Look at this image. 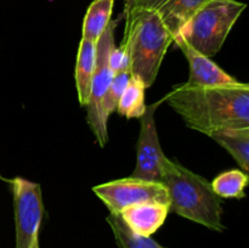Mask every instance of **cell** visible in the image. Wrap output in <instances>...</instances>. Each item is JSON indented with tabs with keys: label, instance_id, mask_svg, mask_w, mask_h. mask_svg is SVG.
Wrapping results in <instances>:
<instances>
[{
	"label": "cell",
	"instance_id": "6",
	"mask_svg": "<svg viewBox=\"0 0 249 248\" xmlns=\"http://www.w3.org/2000/svg\"><path fill=\"white\" fill-rule=\"evenodd\" d=\"M7 182L14 197L15 248H40L39 231L44 215L40 185L23 177H14Z\"/></svg>",
	"mask_w": 249,
	"mask_h": 248
},
{
	"label": "cell",
	"instance_id": "8",
	"mask_svg": "<svg viewBox=\"0 0 249 248\" xmlns=\"http://www.w3.org/2000/svg\"><path fill=\"white\" fill-rule=\"evenodd\" d=\"M158 104L146 107L140 117V134L136 143V165L131 177L160 182L163 163L167 156L160 147L157 126L155 121V112Z\"/></svg>",
	"mask_w": 249,
	"mask_h": 248
},
{
	"label": "cell",
	"instance_id": "15",
	"mask_svg": "<svg viewBox=\"0 0 249 248\" xmlns=\"http://www.w3.org/2000/svg\"><path fill=\"white\" fill-rule=\"evenodd\" d=\"M107 223L111 228L118 248H167L156 242L152 237H145L129 230L119 214L109 213Z\"/></svg>",
	"mask_w": 249,
	"mask_h": 248
},
{
	"label": "cell",
	"instance_id": "18",
	"mask_svg": "<svg viewBox=\"0 0 249 248\" xmlns=\"http://www.w3.org/2000/svg\"><path fill=\"white\" fill-rule=\"evenodd\" d=\"M130 78L131 74L129 72L128 67L122 68L121 71L113 74L111 84H109L106 95L104 97V101H102V107H104L105 114L107 117H109V114L117 109L119 99L123 95L125 88L128 87Z\"/></svg>",
	"mask_w": 249,
	"mask_h": 248
},
{
	"label": "cell",
	"instance_id": "17",
	"mask_svg": "<svg viewBox=\"0 0 249 248\" xmlns=\"http://www.w3.org/2000/svg\"><path fill=\"white\" fill-rule=\"evenodd\" d=\"M212 189L220 198H243L248 185V175L241 169H232L219 174L211 182Z\"/></svg>",
	"mask_w": 249,
	"mask_h": 248
},
{
	"label": "cell",
	"instance_id": "2",
	"mask_svg": "<svg viewBox=\"0 0 249 248\" xmlns=\"http://www.w3.org/2000/svg\"><path fill=\"white\" fill-rule=\"evenodd\" d=\"M125 32L121 44L126 55L128 70L145 88L157 78L164 56L174 41L157 10L131 7L124 11Z\"/></svg>",
	"mask_w": 249,
	"mask_h": 248
},
{
	"label": "cell",
	"instance_id": "11",
	"mask_svg": "<svg viewBox=\"0 0 249 248\" xmlns=\"http://www.w3.org/2000/svg\"><path fill=\"white\" fill-rule=\"evenodd\" d=\"M216 143L225 148L237 162L241 169H249V128H224L208 134Z\"/></svg>",
	"mask_w": 249,
	"mask_h": 248
},
{
	"label": "cell",
	"instance_id": "7",
	"mask_svg": "<svg viewBox=\"0 0 249 248\" xmlns=\"http://www.w3.org/2000/svg\"><path fill=\"white\" fill-rule=\"evenodd\" d=\"M109 213L119 214L126 207L140 203H162L169 206L168 190L162 182L125 177L92 187Z\"/></svg>",
	"mask_w": 249,
	"mask_h": 248
},
{
	"label": "cell",
	"instance_id": "1",
	"mask_svg": "<svg viewBox=\"0 0 249 248\" xmlns=\"http://www.w3.org/2000/svg\"><path fill=\"white\" fill-rule=\"evenodd\" d=\"M164 101L189 128L208 135L224 128H249V85L236 82L218 87L177 85Z\"/></svg>",
	"mask_w": 249,
	"mask_h": 248
},
{
	"label": "cell",
	"instance_id": "5",
	"mask_svg": "<svg viewBox=\"0 0 249 248\" xmlns=\"http://www.w3.org/2000/svg\"><path fill=\"white\" fill-rule=\"evenodd\" d=\"M118 21H111L96 43V66L90 84L89 100L87 105V121L95 135L97 143L104 147L108 141L107 133V119L105 114L102 101L106 95L113 72L109 67V55L114 48V29Z\"/></svg>",
	"mask_w": 249,
	"mask_h": 248
},
{
	"label": "cell",
	"instance_id": "10",
	"mask_svg": "<svg viewBox=\"0 0 249 248\" xmlns=\"http://www.w3.org/2000/svg\"><path fill=\"white\" fill-rule=\"evenodd\" d=\"M169 212L167 204L140 203L124 208L119 216L134 233L151 237L162 228Z\"/></svg>",
	"mask_w": 249,
	"mask_h": 248
},
{
	"label": "cell",
	"instance_id": "16",
	"mask_svg": "<svg viewBox=\"0 0 249 248\" xmlns=\"http://www.w3.org/2000/svg\"><path fill=\"white\" fill-rule=\"evenodd\" d=\"M145 85L131 75L128 87L121 96L116 111L126 118H140L146 109Z\"/></svg>",
	"mask_w": 249,
	"mask_h": 248
},
{
	"label": "cell",
	"instance_id": "4",
	"mask_svg": "<svg viewBox=\"0 0 249 248\" xmlns=\"http://www.w3.org/2000/svg\"><path fill=\"white\" fill-rule=\"evenodd\" d=\"M246 7L245 2L237 0H211L185 22L177 35L212 58L221 50Z\"/></svg>",
	"mask_w": 249,
	"mask_h": 248
},
{
	"label": "cell",
	"instance_id": "13",
	"mask_svg": "<svg viewBox=\"0 0 249 248\" xmlns=\"http://www.w3.org/2000/svg\"><path fill=\"white\" fill-rule=\"evenodd\" d=\"M209 1L211 0H168L157 11L168 31L175 38L185 22Z\"/></svg>",
	"mask_w": 249,
	"mask_h": 248
},
{
	"label": "cell",
	"instance_id": "14",
	"mask_svg": "<svg viewBox=\"0 0 249 248\" xmlns=\"http://www.w3.org/2000/svg\"><path fill=\"white\" fill-rule=\"evenodd\" d=\"M114 0H94L83 19L82 39L97 43L101 34L112 21Z\"/></svg>",
	"mask_w": 249,
	"mask_h": 248
},
{
	"label": "cell",
	"instance_id": "9",
	"mask_svg": "<svg viewBox=\"0 0 249 248\" xmlns=\"http://www.w3.org/2000/svg\"><path fill=\"white\" fill-rule=\"evenodd\" d=\"M173 43L182 51L189 62V79L186 83H184L187 87H218V85L232 84V83L238 82L236 78L226 73L223 68L213 62L211 57H207L203 53L195 50L180 36H175Z\"/></svg>",
	"mask_w": 249,
	"mask_h": 248
},
{
	"label": "cell",
	"instance_id": "3",
	"mask_svg": "<svg viewBox=\"0 0 249 248\" xmlns=\"http://www.w3.org/2000/svg\"><path fill=\"white\" fill-rule=\"evenodd\" d=\"M160 182L168 190L169 211L213 231L225 230L221 198L208 180L167 158Z\"/></svg>",
	"mask_w": 249,
	"mask_h": 248
},
{
	"label": "cell",
	"instance_id": "19",
	"mask_svg": "<svg viewBox=\"0 0 249 248\" xmlns=\"http://www.w3.org/2000/svg\"><path fill=\"white\" fill-rule=\"evenodd\" d=\"M168 0H125L124 11L131 9V7H143V9L158 10Z\"/></svg>",
	"mask_w": 249,
	"mask_h": 248
},
{
	"label": "cell",
	"instance_id": "12",
	"mask_svg": "<svg viewBox=\"0 0 249 248\" xmlns=\"http://www.w3.org/2000/svg\"><path fill=\"white\" fill-rule=\"evenodd\" d=\"M96 66V43L82 39L78 48L77 63H75V87L80 106L85 107L90 94L92 74Z\"/></svg>",
	"mask_w": 249,
	"mask_h": 248
}]
</instances>
